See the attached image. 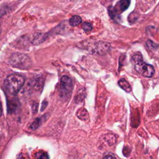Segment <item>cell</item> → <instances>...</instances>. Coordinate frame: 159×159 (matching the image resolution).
<instances>
[{
	"instance_id": "6da1fadb",
	"label": "cell",
	"mask_w": 159,
	"mask_h": 159,
	"mask_svg": "<svg viewBox=\"0 0 159 159\" xmlns=\"http://www.w3.org/2000/svg\"><path fill=\"white\" fill-rule=\"evenodd\" d=\"M131 63L134 69L142 76L151 78L155 73V70L152 65L145 63L142 55L137 52L131 57Z\"/></svg>"
},
{
	"instance_id": "7a4b0ae2",
	"label": "cell",
	"mask_w": 159,
	"mask_h": 159,
	"mask_svg": "<svg viewBox=\"0 0 159 159\" xmlns=\"http://www.w3.org/2000/svg\"><path fill=\"white\" fill-rule=\"evenodd\" d=\"M24 83V78L20 75H9L4 82L5 86L9 93L12 94L17 93Z\"/></svg>"
},
{
	"instance_id": "3957f363",
	"label": "cell",
	"mask_w": 159,
	"mask_h": 159,
	"mask_svg": "<svg viewBox=\"0 0 159 159\" xmlns=\"http://www.w3.org/2000/svg\"><path fill=\"white\" fill-rule=\"evenodd\" d=\"M9 63L12 66L22 70L29 69L32 65L31 60L27 55L19 53H15L11 56Z\"/></svg>"
},
{
	"instance_id": "277c9868",
	"label": "cell",
	"mask_w": 159,
	"mask_h": 159,
	"mask_svg": "<svg viewBox=\"0 0 159 159\" xmlns=\"http://www.w3.org/2000/svg\"><path fill=\"white\" fill-rule=\"evenodd\" d=\"M73 89V84L71 78L68 76H63L60 81V96L64 99L67 100L70 98Z\"/></svg>"
},
{
	"instance_id": "5b68a950",
	"label": "cell",
	"mask_w": 159,
	"mask_h": 159,
	"mask_svg": "<svg viewBox=\"0 0 159 159\" xmlns=\"http://www.w3.org/2000/svg\"><path fill=\"white\" fill-rule=\"evenodd\" d=\"M110 47L109 43L107 42H99L94 44V48L93 52L95 53L98 54H104L107 52Z\"/></svg>"
},
{
	"instance_id": "8992f818",
	"label": "cell",
	"mask_w": 159,
	"mask_h": 159,
	"mask_svg": "<svg viewBox=\"0 0 159 159\" xmlns=\"http://www.w3.org/2000/svg\"><path fill=\"white\" fill-rule=\"evenodd\" d=\"M130 3V0H120L117 4H116V7L114 9V11H115L116 14L117 13H120L125 10H126Z\"/></svg>"
},
{
	"instance_id": "52a82bcc",
	"label": "cell",
	"mask_w": 159,
	"mask_h": 159,
	"mask_svg": "<svg viewBox=\"0 0 159 159\" xmlns=\"http://www.w3.org/2000/svg\"><path fill=\"white\" fill-rule=\"evenodd\" d=\"M7 104L8 113H12L17 109L19 106V101L15 98H11L10 99H7Z\"/></svg>"
},
{
	"instance_id": "ba28073f",
	"label": "cell",
	"mask_w": 159,
	"mask_h": 159,
	"mask_svg": "<svg viewBox=\"0 0 159 159\" xmlns=\"http://www.w3.org/2000/svg\"><path fill=\"white\" fill-rule=\"evenodd\" d=\"M44 40H45V37L44 34H35L33 36V38L31 42L34 45H39L42 43Z\"/></svg>"
},
{
	"instance_id": "9c48e42d",
	"label": "cell",
	"mask_w": 159,
	"mask_h": 159,
	"mask_svg": "<svg viewBox=\"0 0 159 159\" xmlns=\"http://www.w3.org/2000/svg\"><path fill=\"white\" fill-rule=\"evenodd\" d=\"M76 115L77 117L83 120H86L88 119L89 118V114L88 111H86V109H85L84 108H81L77 112H76Z\"/></svg>"
},
{
	"instance_id": "30bf717a",
	"label": "cell",
	"mask_w": 159,
	"mask_h": 159,
	"mask_svg": "<svg viewBox=\"0 0 159 159\" xmlns=\"http://www.w3.org/2000/svg\"><path fill=\"white\" fill-rule=\"evenodd\" d=\"M119 86L126 92H130L131 91V86L130 84L125 79L122 78L118 81Z\"/></svg>"
},
{
	"instance_id": "8fae6325",
	"label": "cell",
	"mask_w": 159,
	"mask_h": 159,
	"mask_svg": "<svg viewBox=\"0 0 159 159\" xmlns=\"http://www.w3.org/2000/svg\"><path fill=\"white\" fill-rule=\"evenodd\" d=\"M82 22L81 18L79 16H73L69 20V24L71 26H76Z\"/></svg>"
},
{
	"instance_id": "7c38bea8",
	"label": "cell",
	"mask_w": 159,
	"mask_h": 159,
	"mask_svg": "<svg viewBox=\"0 0 159 159\" xmlns=\"http://www.w3.org/2000/svg\"><path fill=\"white\" fill-rule=\"evenodd\" d=\"M33 87L36 89V90H40V89L42 88V86H43V83L41 82V81L40 80V79L38 80H35L33 81L32 83Z\"/></svg>"
},
{
	"instance_id": "4fadbf2b",
	"label": "cell",
	"mask_w": 159,
	"mask_h": 159,
	"mask_svg": "<svg viewBox=\"0 0 159 159\" xmlns=\"http://www.w3.org/2000/svg\"><path fill=\"white\" fill-rule=\"evenodd\" d=\"M146 45L147 47L150 49L151 50H157V48L158 47V44H156L155 43H154L153 42L148 40H147V42H146Z\"/></svg>"
},
{
	"instance_id": "5bb4252c",
	"label": "cell",
	"mask_w": 159,
	"mask_h": 159,
	"mask_svg": "<svg viewBox=\"0 0 159 159\" xmlns=\"http://www.w3.org/2000/svg\"><path fill=\"white\" fill-rule=\"evenodd\" d=\"M82 28L84 31H90L92 30V25L87 22H85L83 23L82 24Z\"/></svg>"
},
{
	"instance_id": "9a60e30c",
	"label": "cell",
	"mask_w": 159,
	"mask_h": 159,
	"mask_svg": "<svg viewBox=\"0 0 159 159\" xmlns=\"http://www.w3.org/2000/svg\"><path fill=\"white\" fill-rule=\"evenodd\" d=\"M40 124V119L37 118V119L36 120H35L34 121V122L32 124L30 127H31L32 129H37V128L39 126Z\"/></svg>"
},
{
	"instance_id": "2e32d148",
	"label": "cell",
	"mask_w": 159,
	"mask_h": 159,
	"mask_svg": "<svg viewBox=\"0 0 159 159\" xmlns=\"http://www.w3.org/2000/svg\"><path fill=\"white\" fill-rule=\"evenodd\" d=\"M35 157L37 158H48V156L47 155V153H42V152H39L38 153L36 154L35 155Z\"/></svg>"
},
{
	"instance_id": "e0dca14e",
	"label": "cell",
	"mask_w": 159,
	"mask_h": 159,
	"mask_svg": "<svg viewBox=\"0 0 159 159\" xmlns=\"http://www.w3.org/2000/svg\"><path fill=\"white\" fill-rule=\"evenodd\" d=\"M37 109H38V104L37 103H34L32 106V111L33 112L35 113L37 111Z\"/></svg>"
},
{
	"instance_id": "ac0fdd59",
	"label": "cell",
	"mask_w": 159,
	"mask_h": 159,
	"mask_svg": "<svg viewBox=\"0 0 159 159\" xmlns=\"http://www.w3.org/2000/svg\"><path fill=\"white\" fill-rule=\"evenodd\" d=\"M47 106V102L46 101H43L42 104V106H41V111H43L46 108Z\"/></svg>"
},
{
	"instance_id": "d6986e66",
	"label": "cell",
	"mask_w": 159,
	"mask_h": 159,
	"mask_svg": "<svg viewBox=\"0 0 159 159\" xmlns=\"http://www.w3.org/2000/svg\"><path fill=\"white\" fill-rule=\"evenodd\" d=\"M103 157H104V158H116V157H115L114 155H112V154H111V155H104L103 156Z\"/></svg>"
},
{
	"instance_id": "ffe728a7",
	"label": "cell",
	"mask_w": 159,
	"mask_h": 159,
	"mask_svg": "<svg viewBox=\"0 0 159 159\" xmlns=\"http://www.w3.org/2000/svg\"><path fill=\"white\" fill-rule=\"evenodd\" d=\"M2 104H1V100H0V116L2 114Z\"/></svg>"
}]
</instances>
